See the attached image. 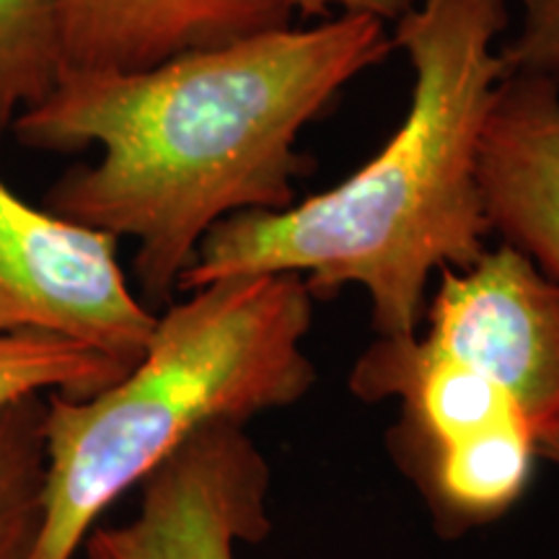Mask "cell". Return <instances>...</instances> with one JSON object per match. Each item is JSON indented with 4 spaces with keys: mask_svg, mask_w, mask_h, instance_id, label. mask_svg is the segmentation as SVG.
Masks as SVG:
<instances>
[{
    "mask_svg": "<svg viewBox=\"0 0 559 559\" xmlns=\"http://www.w3.org/2000/svg\"><path fill=\"white\" fill-rule=\"evenodd\" d=\"M117 243L21 200L0 177V334H50L135 366L158 313L130 288Z\"/></svg>",
    "mask_w": 559,
    "mask_h": 559,
    "instance_id": "obj_4",
    "label": "cell"
},
{
    "mask_svg": "<svg viewBox=\"0 0 559 559\" xmlns=\"http://www.w3.org/2000/svg\"><path fill=\"white\" fill-rule=\"evenodd\" d=\"M536 453L559 466V430L551 432L547 438H542L539 443H536Z\"/></svg>",
    "mask_w": 559,
    "mask_h": 559,
    "instance_id": "obj_13",
    "label": "cell"
},
{
    "mask_svg": "<svg viewBox=\"0 0 559 559\" xmlns=\"http://www.w3.org/2000/svg\"><path fill=\"white\" fill-rule=\"evenodd\" d=\"M394 41L370 13L272 29L143 70L62 73L13 135L34 151L99 148L47 194L52 213L130 236L138 290L166 309L205 236L247 210H285L306 124Z\"/></svg>",
    "mask_w": 559,
    "mask_h": 559,
    "instance_id": "obj_1",
    "label": "cell"
},
{
    "mask_svg": "<svg viewBox=\"0 0 559 559\" xmlns=\"http://www.w3.org/2000/svg\"><path fill=\"white\" fill-rule=\"evenodd\" d=\"M128 366L73 340L0 334V409L29 394L86 400L128 373Z\"/></svg>",
    "mask_w": 559,
    "mask_h": 559,
    "instance_id": "obj_11",
    "label": "cell"
},
{
    "mask_svg": "<svg viewBox=\"0 0 559 559\" xmlns=\"http://www.w3.org/2000/svg\"><path fill=\"white\" fill-rule=\"evenodd\" d=\"M425 340L487 376L536 443L559 430V285L510 243L472 267L440 270Z\"/></svg>",
    "mask_w": 559,
    "mask_h": 559,
    "instance_id": "obj_5",
    "label": "cell"
},
{
    "mask_svg": "<svg viewBox=\"0 0 559 559\" xmlns=\"http://www.w3.org/2000/svg\"><path fill=\"white\" fill-rule=\"evenodd\" d=\"M479 187L489 228L559 285V83L502 75L481 130Z\"/></svg>",
    "mask_w": 559,
    "mask_h": 559,
    "instance_id": "obj_7",
    "label": "cell"
},
{
    "mask_svg": "<svg viewBox=\"0 0 559 559\" xmlns=\"http://www.w3.org/2000/svg\"><path fill=\"white\" fill-rule=\"evenodd\" d=\"M508 0H419L396 19L415 86L383 148L332 190L285 210H247L202 239L179 290L226 277H304L313 298L368 293L381 337H412L432 272L466 270L492 234L479 187L481 130L508 73L495 39Z\"/></svg>",
    "mask_w": 559,
    "mask_h": 559,
    "instance_id": "obj_2",
    "label": "cell"
},
{
    "mask_svg": "<svg viewBox=\"0 0 559 559\" xmlns=\"http://www.w3.org/2000/svg\"><path fill=\"white\" fill-rule=\"evenodd\" d=\"M270 466L243 428L218 425L143 481L138 515L96 526L88 559H236V544L270 534Z\"/></svg>",
    "mask_w": 559,
    "mask_h": 559,
    "instance_id": "obj_6",
    "label": "cell"
},
{
    "mask_svg": "<svg viewBox=\"0 0 559 559\" xmlns=\"http://www.w3.org/2000/svg\"><path fill=\"white\" fill-rule=\"evenodd\" d=\"M293 16L290 0H60L62 73L153 68Z\"/></svg>",
    "mask_w": 559,
    "mask_h": 559,
    "instance_id": "obj_8",
    "label": "cell"
},
{
    "mask_svg": "<svg viewBox=\"0 0 559 559\" xmlns=\"http://www.w3.org/2000/svg\"><path fill=\"white\" fill-rule=\"evenodd\" d=\"M60 0H0V138L58 86Z\"/></svg>",
    "mask_w": 559,
    "mask_h": 559,
    "instance_id": "obj_10",
    "label": "cell"
},
{
    "mask_svg": "<svg viewBox=\"0 0 559 559\" xmlns=\"http://www.w3.org/2000/svg\"><path fill=\"white\" fill-rule=\"evenodd\" d=\"M47 394L0 409V559H34L45 528Z\"/></svg>",
    "mask_w": 559,
    "mask_h": 559,
    "instance_id": "obj_9",
    "label": "cell"
},
{
    "mask_svg": "<svg viewBox=\"0 0 559 559\" xmlns=\"http://www.w3.org/2000/svg\"><path fill=\"white\" fill-rule=\"evenodd\" d=\"M166 306L143 358L86 400L47 394L45 528L34 559H73L130 487L215 425L288 407L317 381L304 277H226Z\"/></svg>",
    "mask_w": 559,
    "mask_h": 559,
    "instance_id": "obj_3",
    "label": "cell"
},
{
    "mask_svg": "<svg viewBox=\"0 0 559 559\" xmlns=\"http://www.w3.org/2000/svg\"><path fill=\"white\" fill-rule=\"evenodd\" d=\"M500 58L508 73H534L559 83V0H521V26Z\"/></svg>",
    "mask_w": 559,
    "mask_h": 559,
    "instance_id": "obj_12",
    "label": "cell"
}]
</instances>
